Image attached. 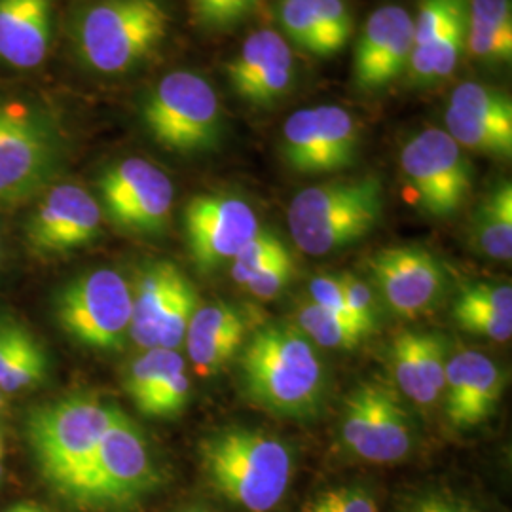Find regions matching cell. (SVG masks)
Instances as JSON below:
<instances>
[{"label":"cell","mask_w":512,"mask_h":512,"mask_svg":"<svg viewBox=\"0 0 512 512\" xmlns=\"http://www.w3.org/2000/svg\"><path fill=\"white\" fill-rule=\"evenodd\" d=\"M245 395L275 416L308 420L329 389V370L317 346L289 323H268L239 349Z\"/></svg>","instance_id":"6da1fadb"},{"label":"cell","mask_w":512,"mask_h":512,"mask_svg":"<svg viewBox=\"0 0 512 512\" xmlns=\"http://www.w3.org/2000/svg\"><path fill=\"white\" fill-rule=\"evenodd\" d=\"M203 475L217 494L247 512H270L293 478L291 446L251 427H220L198 442Z\"/></svg>","instance_id":"7a4b0ae2"},{"label":"cell","mask_w":512,"mask_h":512,"mask_svg":"<svg viewBox=\"0 0 512 512\" xmlns=\"http://www.w3.org/2000/svg\"><path fill=\"white\" fill-rule=\"evenodd\" d=\"M171 14L162 0H97L74 18L78 59L103 76H120L141 67L164 46Z\"/></svg>","instance_id":"3957f363"},{"label":"cell","mask_w":512,"mask_h":512,"mask_svg":"<svg viewBox=\"0 0 512 512\" xmlns=\"http://www.w3.org/2000/svg\"><path fill=\"white\" fill-rule=\"evenodd\" d=\"M116 406L90 393L38 404L25 418V437L42 478L61 497L92 465Z\"/></svg>","instance_id":"277c9868"},{"label":"cell","mask_w":512,"mask_h":512,"mask_svg":"<svg viewBox=\"0 0 512 512\" xmlns=\"http://www.w3.org/2000/svg\"><path fill=\"white\" fill-rule=\"evenodd\" d=\"M384 211V181L361 175L300 190L289 203L287 224L302 253L325 256L372 234Z\"/></svg>","instance_id":"5b68a950"},{"label":"cell","mask_w":512,"mask_h":512,"mask_svg":"<svg viewBox=\"0 0 512 512\" xmlns=\"http://www.w3.org/2000/svg\"><path fill=\"white\" fill-rule=\"evenodd\" d=\"M67 137L42 103L0 99V207L31 200L59 175Z\"/></svg>","instance_id":"8992f818"},{"label":"cell","mask_w":512,"mask_h":512,"mask_svg":"<svg viewBox=\"0 0 512 512\" xmlns=\"http://www.w3.org/2000/svg\"><path fill=\"white\" fill-rule=\"evenodd\" d=\"M160 482L145 431L116 408L92 465L65 499L86 511L120 512L141 503Z\"/></svg>","instance_id":"52a82bcc"},{"label":"cell","mask_w":512,"mask_h":512,"mask_svg":"<svg viewBox=\"0 0 512 512\" xmlns=\"http://www.w3.org/2000/svg\"><path fill=\"white\" fill-rule=\"evenodd\" d=\"M139 116L154 143L181 156L219 147L224 112L207 78L194 71H171L143 93Z\"/></svg>","instance_id":"ba28073f"},{"label":"cell","mask_w":512,"mask_h":512,"mask_svg":"<svg viewBox=\"0 0 512 512\" xmlns=\"http://www.w3.org/2000/svg\"><path fill=\"white\" fill-rule=\"evenodd\" d=\"M55 321L74 342L114 353L131 327V285L116 270L99 268L69 281L55 296Z\"/></svg>","instance_id":"9c48e42d"},{"label":"cell","mask_w":512,"mask_h":512,"mask_svg":"<svg viewBox=\"0 0 512 512\" xmlns=\"http://www.w3.org/2000/svg\"><path fill=\"white\" fill-rule=\"evenodd\" d=\"M198 306V291L183 270L169 260H152L131 287L129 340L143 351H179Z\"/></svg>","instance_id":"30bf717a"},{"label":"cell","mask_w":512,"mask_h":512,"mask_svg":"<svg viewBox=\"0 0 512 512\" xmlns=\"http://www.w3.org/2000/svg\"><path fill=\"white\" fill-rule=\"evenodd\" d=\"M401 169L427 217L450 219L471 196V160L444 129H423L410 137L401 152Z\"/></svg>","instance_id":"8fae6325"},{"label":"cell","mask_w":512,"mask_h":512,"mask_svg":"<svg viewBox=\"0 0 512 512\" xmlns=\"http://www.w3.org/2000/svg\"><path fill=\"white\" fill-rule=\"evenodd\" d=\"M342 440L353 456L368 463H399L416 446V423L395 387L366 382L346 399Z\"/></svg>","instance_id":"7c38bea8"},{"label":"cell","mask_w":512,"mask_h":512,"mask_svg":"<svg viewBox=\"0 0 512 512\" xmlns=\"http://www.w3.org/2000/svg\"><path fill=\"white\" fill-rule=\"evenodd\" d=\"M359 152V122L338 105L296 110L283 126L281 154L296 173H340L357 164Z\"/></svg>","instance_id":"4fadbf2b"},{"label":"cell","mask_w":512,"mask_h":512,"mask_svg":"<svg viewBox=\"0 0 512 512\" xmlns=\"http://www.w3.org/2000/svg\"><path fill=\"white\" fill-rule=\"evenodd\" d=\"M101 211L120 230L156 236L171 217L175 186L158 165L145 158H124L110 164L97 181Z\"/></svg>","instance_id":"5bb4252c"},{"label":"cell","mask_w":512,"mask_h":512,"mask_svg":"<svg viewBox=\"0 0 512 512\" xmlns=\"http://www.w3.org/2000/svg\"><path fill=\"white\" fill-rule=\"evenodd\" d=\"M183 224L188 253L203 274L234 260L260 230L251 203L224 192L194 196L184 207Z\"/></svg>","instance_id":"9a60e30c"},{"label":"cell","mask_w":512,"mask_h":512,"mask_svg":"<svg viewBox=\"0 0 512 512\" xmlns=\"http://www.w3.org/2000/svg\"><path fill=\"white\" fill-rule=\"evenodd\" d=\"M368 268L389 310L406 319L437 310L448 291L444 264L420 245L382 249L368 258Z\"/></svg>","instance_id":"2e32d148"},{"label":"cell","mask_w":512,"mask_h":512,"mask_svg":"<svg viewBox=\"0 0 512 512\" xmlns=\"http://www.w3.org/2000/svg\"><path fill=\"white\" fill-rule=\"evenodd\" d=\"M101 205L78 184H55L40 198L27 224V243L37 255H65L101 234Z\"/></svg>","instance_id":"e0dca14e"},{"label":"cell","mask_w":512,"mask_h":512,"mask_svg":"<svg viewBox=\"0 0 512 512\" xmlns=\"http://www.w3.org/2000/svg\"><path fill=\"white\" fill-rule=\"evenodd\" d=\"M448 135L459 147L490 158L512 154V103L507 93L480 82H463L450 95Z\"/></svg>","instance_id":"ac0fdd59"},{"label":"cell","mask_w":512,"mask_h":512,"mask_svg":"<svg viewBox=\"0 0 512 512\" xmlns=\"http://www.w3.org/2000/svg\"><path fill=\"white\" fill-rule=\"evenodd\" d=\"M414 48V19L410 12L387 4L378 8L357 38L353 55V82L357 90L374 93L406 74Z\"/></svg>","instance_id":"d6986e66"},{"label":"cell","mask_w":512,"mask_h":512,"mask_svg":"<svg viewBox=\"0 0 512 512\" xmlns=\"http://www.w3.org/2000/svg\"><path fill=\"white\" fill-rule=\"evenodd\" d=\"M230 88L241 101L266 109L293 90L296 61L287 38L260 29L243 40L238 54L226 65Z\"/></svg>","instance_id":"ffe728a7"},{"label":"cell","mask_w":512,"mask_h":512,"mask_svg":"<svg viewBox=\"0 0 512 512\" xmlns=\"http://www.w3.org/2000/svg\"><path fill=\"white\" fill-rule=\"evenodd\" d=\"M505 372L492 357L463 349L448 359L444 412L458 431L475 429L488 420L501 401Z\"/></svg>","instance_id":"44dd1931"},{"label":"cell","mask_w":512,"mask_h":512,"mask_svg":"<svg viewBox=\"0 0 512 512\" xmlns=\"http://www.w3.org/2000/svg\"><path fill=\"white\" fill-rule=\"evenodd\" d=\"M448 359V342L440 332L403 330L389 348L395 385L421 408H431L442 399Z\"/></svg>","instance_id":"7402d4cb"},{"label":"cell","mask_w":512,"mask_h":512,"mask_svg":"<svg viewBox=\"0 0 512 512\" xmlns=\"http://www.w3.org/2000/svg\"><path fill=\"white\" fill-rule=\"evenodd\" d=\"M274 16L287 42L319 57L340 54L355 31L346 0H277Z\"/></svg>","instance_id":"603a6c76"},{"label":"cell","mask_w":512,"mask_h":512,"mask_svg":"<svg viewBox=\"0 0 512 512\" xmlns=\"http://www.w3.org/2000/svg\"><path fill=\"white\" fill-rule=\"evenodd\" d=\"M54 37V0H0V61L35 69L46 61Z\"/></svg>","instance_id":"cb8c5ba5"},{"label":"cell","mask_w":512,"mask_h":512,"mask_svg":"<svg viewBox=\"0 0 512 512\" xmlns=\"http://www.w3.org/2000/svg\"><path fill=\"white\" fill-rule=\"evenodd\" d=\"M247 325L236 306L228 302L200 304L184 336V344L198 374L211 376L238 353Z\"/></svg>","instance_id":"d4e9b609"},{"label":"cell","mask_w":512,"mask_h":512,"mask_svg":"<svg viewBox=\"0 0 512 512\" xmlns=\"http://www.w3.org/2000/svg\"><path fill=\"white\" fill-rule=\"evenodd\" d=\"M459 327L492 342L512 336V289L509 283H471L459 291L452 304Z\"/></svg>","instance_id":"484cf974"},{"label":"cell","mask_w":512,"mask_h":512,"mask_svg":"<svg viewBox=\"0 0 512 512\" xmlns=\"http://www.w3.org/2000/svg\"><path fill=\"white\" fill-rule=\"evenodd\" d=\"M46 349L31 330L12 319H0V391L6 395L35 389L48 378Z\"/></svg>","instance_id":"4316f807"},{"label":"cell","mask_w":512,"mask_h":512,"mask_svg":"<svg viewBox=\"0 0 512 512\" xmlns=\"http://www.w3.org/2000/svg\"><path fill=\"white\" fill-rule=\"evenodd\" d=\"M465 50L488 67L511 63V0H469Z\"/></svg>","instance_id":"83f0119b"},{"label":"cell","mask_w":512,"mask_h":512,"mask_svg":"<svg viewBox=\"0 0 512 512\" xmlns=\"http://www.w3.org/2000/svg\"><path fill=\"white\" fill-rule=\"evenodd\" d=\"M471 241L486 258L509 262L512 258V184L501 181L478 203L471 220Z\"/></svg>","instance_id":"f1b7e54d"},{"label":"cell","mask_w":512,"mask_h":512,"mask_svg":"<svg viewBox=\"0 0 512 512\" xmlns=\"http://www.w3.org/2000/svg\"><path fill=\"white\" fill-rule=\"evenodd\" d=\"M296 329L300 330L313 346L325 349L359 348L366 338L365 330L342 315L323 310L315 304H304L296 315Z\"/></svg>","instance_id":"f546056e"},{"label":"cell","mask_w":512,"mask_h":512,"mask_svg":"<svg viewBox=\"0 0 512 512\" xmlns=\"http://www.w3.org/2000/svg\"><path fill=\"white\" fill-rule=\"evenodd\" d=\"M184 365L183 355L171 349H145L137 355L124 374V391L128 393L131 403H143L148 395L164 382L169 374Z\"/></svg>","instance_id":"4dcf8cb0"},{"label":"cell","mask_w":512,"mask_h":512,"mask_svg":"<svg viewBox=\"0 0 512 512\" xmlns=\"http://www.w3.org/2000/svg\"><path fill=\"white\" fill-rule=\"evenodd\" d=\"M289 247L285 241L275 236L272 230H258L255 238L251 239L238 255L232 260L230 274L232 279L245 287L258 272H262L268 264H272L277 256L285 255Z\"/></svg>","instance_id":"1f68e13d"},{"label":"cell","mask_w":512,"mask_h":512,"mask_svg":"<svg viewBox=\"0 0 512 512\" xmlns=\"http://www.w3.org/2000/svg\"><path fill=\"white\" fill-rule=\"evenodd\" d=\"M190 395H192V384L186 374V366H181L173 374H169L164 382L135 408L147 418L169 420L183 412L190 401Z\"/></svg>","instance_id":"d6a6232c"},{"label":"cell","mask_w":512,"mask_h":512,"mask_svg":"<svg viewBox=\"0 0 512 512\" xmlns=\"http://www.w3.org/2000/svg\"><path fill=\"white\" fill-rule=\"evenodd\" d=\"M194 19L211 31H228L255 12L258 0H188Z\"/></svg>","instance_id":"836d02e7"},{"label":"cell","mask_w":512,"mask_h":512,"mask_svg":"<svg viewBox=\"0 0 512 512\" xmlns=\"http://www.w3.org/2000/svg\"><path fill=\"white\" fill-rule=\"evenodd\" d=\"M298 512H378V503L363 486L349 484L313 495Z\"/></svg>","instance_id":"e575fe53"},{"label":"cell","mask_w":512,"mask_h":512,"mask_svg":"<svg viewBox=\"0 0 512 512\" xmlns=\"http://www.w3.org/2000/svg\"><path fill=\"white\" fill-rule=\"evenodd\" d=\"M342 291H344V304L349 315L372 336L378 329V308L372 289L355 275H342Z\"/></svg>","instance_id":"d590c367"},{"label":"cell","mask_w":512,"mask_h":512,"mask_svg":"<svg viewBox=\"0 0 512 512\" xmlns=\"http://www.w3.org/2000/svg\"><path fill=\"white\" fill-rule=\"evenodd\" d=\"M395 512H484L473 501L450 490H423L404 497Z\"/></svg>","instance_id":"8d00e7d4"},{"label":"cell","mask_w":512,"mask_h":512,"mask_svg":"<svg viewBox=\"0 0 512 512\" xmlns=\"http://www.w3.org/2000/svg\"><path fill=\"white\" fill-rule=\"evenodd\" d=\"M293 275V255L291 251H287L285 255L277 256L272 264H268L262 272H258L251 281H247L245 289L260 300H272L287 287Z\"/></svg>","instance_id":"74e56055"},{"label":"cell","mask_w":512,"mask_h":512,"mask_svg":"<svg viewBox=\"0 0 512 512\" xmlns=\"http://www.w3.org/2000/svg\"><path fill=\"white\" fill-rule=\"evenodd\" d=\"M310 302L323 308V310L332 311L336 315H342L355 325H359L351 315L344 304V291H342V275H319L310 283ZM361 327V325H359ZM363 329V327H361ZM365 330V329H363ZM366 332V330H365ZM368 334V332H366ZM370 336V334H368Z\"/></svg>","instance_id":"f35d334b"},{"label":"cell","mask_w":512,"mask_h":512,"mask_svg":"<svg viewBox=\"0 0 512 512\" xmlns=\"http://www.w3.org/2000/svg\"><path fill=\"white\" fill-rule=\"evenodd\" d=\"M2 512H52L50 509H46V507H42V505H38L35 501H21V503H16V505H12V507H8L6 511Z\"/></svg>","instance_id":"ab89813d"},{"label":"cell","mask_w":512,"mask_h":512,"mask_svg":"<svg viewBox=\"0 0 512 512\" xmlns=\"http://www.w3.org/2000/svg\"><path fill=\"white\" fill-rule=\"evenodd\" d=\"M177 512H213L209 511V509H202V507H188V509H181V511Z\"/></svg>","instance_id":"60d3db41"},{"label":"cell","mask_w":512,"mask_h":512,"mask_svg":"<svg viewBox=\"0 0 512 512\" xmlns=\"http://www.w3.org/2000/svg\"><path fill=\"white\" fill-rule=\"evenodd\" d=\"M4 406H6V393L0 391V412L4 410Z\"/></svg>","instance_id":"b9f144b4"},{"label":"cell","mask_w":512,"mask_h":512,"mask_svg":"<svg viewBox=\"0 0 512 512\" xmlns=\"http://www.w3.org/2000/svg\"><path fill=\"white\" fill-rule=\"evenodd\" d=\"M2 476H4V469H2V463H0V480H2Z\"/></svg>","instance_id":"7bdbcfd3"},{"label":"cell","mask_w":512,"mask_h":512,"mask_svg":"<svg viewBox=\"0 0 512 512\" xmlns=\"http://www.w3.org/2000/svg\"><path fill=\"white\" fill-rule=\"evenodd\" d=\"M0 458H2V439H0Z\"/></svg>","instance_id":"ee69618b"}]
</instances>
